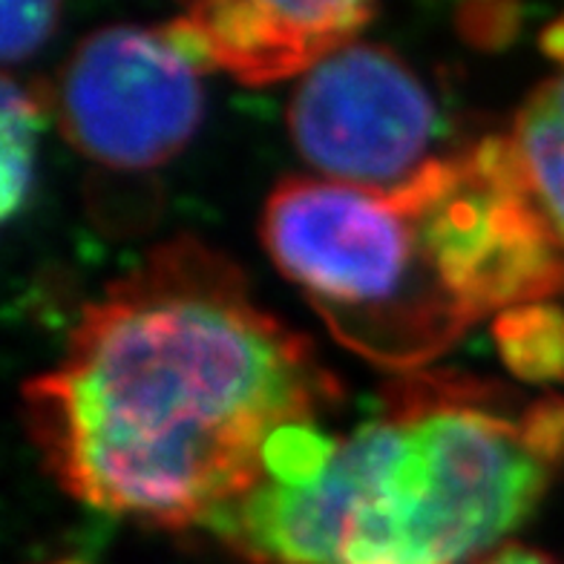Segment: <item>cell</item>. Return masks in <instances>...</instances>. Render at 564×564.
<instances>
[{"mask_svg":"<svg viewBox=\"0 0 564 564\" xmlns=\"http://www.w3.org/2000/svg\"><path fill=\"white\" fill-rule=\"evenodd\" d=\"M61 564H78V562H61Z\"/></svg>","mask_w":564,"mask_h":564,"instance_id":"obj_14","label":"cell"},{"mask_svg":"<svg viewBox=\"0 0 564 564\" xmlns=\"http://www.w3.org/2000/svg\"><path fill=\"white\" fill-rule=\"evenodd\" d=\"M430 89L392 50L346 44L297 84L289 130L300 156L337 185L394 194L441 156Z\"/></svg>","mask_w":564,"mask_h":564,"instance_id":"obj_5","label":"cell"},{"mask_svg":"<svg viewBox=\"0 0 564 564\" xmlns=\"http://www.w3.org/2000/svg\"><path fill=\"white\" fill-rule=\"evenodd\" d=\"M484 564H553L547 556L535 553V550L521 547V544H510V547H501L496 556H490Z\"/></svg>","mask_w":564,"mask_h":564,"instance_id":"obj_13","label":"cell"},{"mask_svg":"<svg viewBox=\"0 0 564 564\" xmlns=\"http://www.w3.org/2000/svg\"><path fill=\"white\" fill-rule=\"evenodd\" d=\"M199 73L167 30L93 32L69 55L55 93L64 139L82 156L116 171L171 162L202 121Z\"/></svg>","mask_w":564,"mask_h":564,"instance_id":"obj_6","label":"cell"},{"mask_svg":"<svg viewBox=\"0 0 564 564\" xmlns=\"http://www.w3.org/2000/svg\"><path fill=\"white\" fill-rule=\"evenodd\" d=\"M492 335L512 375L530 383L564 380V312L558 305L533 303L501 312Z\"/></svg>","mask_w":564,"mask_h":564,"instance_id":"obj_10","label":"cell"},{"mask_svg":"<svg viewBox=\"0 0 564 564\" xmlns=\"http://www.w3.org/2000/svg\"><path fill=\"white\" fill-rule=\"evenodd\" d=\"M403 441V406L387 409L340 441L326 473L303 487L262 481L216 510L205 528L253 564H343L351 521Z\"/></svg>","mask_w":564,"mask_h":564,"instance_id":"obj_7","label":"cell"},{"mask_svg":"<svg viewBox=\"0 0 564 564\" xmlns=\"http://www.w3.org/2000/svg\"><path fill=\"white\" fill-rule=\"evenodd\" d=\"M371 15L375 7L355 0H214L191 7L164 30L202 69H225L242 84H271L317 67Z\"/></svg>","mask_w":564,"mask_h":564,"instance_id":"obj_8","label":"cell"},{"mask_svg":"<svg viewBox=\"0 0 564 564\" xmlns=\"http://www.w3.org/2000/svg\"><path fill=\"white\" fill-rule=\"evenodd\" d=\"M262 246L335 340L383 369H423L478 323L401 194L285 178L262 210Z\"/></svg>","mask_w":564,"mask_h":564,"instance_id":"obj_3","label":"cell"},{"mask_svg":"<svg viewBox=\"0 0 564 564\" xmlns=\"http://www.w3.org/2000/svg\"><path fill=\"white\" fill-rule=\"evenodd\" d=\"M401 194L446 285L478 319L564 291V246L530 202L507 139L432 162Z\"/></svg>","mask_w":564,"mask_h":564,"instance_id":"obj_4","label":"cell"},{"mask_svg":"<svg viewBox=\"0 0 564 564\" xmlns=\"http://www.w3.org/2000/svg\"><path fill=\"white\" fill-rule=\"evenodd\" d=\"M3 107H0V214L3 219L21 210L32 187L35 171L37 133L44 130L46 112L30 89L18 87L12 78H3Z\"/></svg>","mask_w":564,"mask_h":564,"instance_id":"obj_11","label":"cell"},{"mask_svg":"<svg viewBox=\"0 0 564 564\" xmlns=\"http://www.w3.org/2000/svg\"><path fill=\"white\" fill-rule=\"evenodd\" d=\"M61 9L55 3H3L0 53L7 64L30 58L53 35Z\"/></svg>","mask_w":564,"mask_h":564,"instance_id":"obj_12","label":"cell"},{"mask_svg":"<svg viewBox=\"0 0 564 564\" xmlns=\"http://www.w3.org/2000/svg\"><path fill=\"white\" fill-rule=\"evenodd\" d=\"M337 398L312 343L191 237L110 282L64 360L23 387L50 476L93 510L156 528L205 524L251 492L268 441Z\"/></svg>","mask_w":564,"mask_h":564,"instance_id":"obj_1","label":"cell"},{"mask_svg":"<svg viewBox=\"0 0 564 564\" xmlns=\"http://www.w3.org/2000/svg\"><path fill=\"white\" fill-rule=\"evenodd\" d=\"M505 139L530 202L564 246V67L530 93Z\"/></svg>","mask_w":564,"mask_h":564,"instance_id":"obj_9","label":"cell"},{"mask_svg":"<svg viewBox=\"0 0 564 564\" xmlns=\"http://www.w3.org/2000/svg\"><path fill=\"white\" fill-rule=\"evenodd\" d=\"M403 441L355 521L343 564H464L521 528L564 460V398L505 409L458 375L392 387Z\"/></svg>","mask_w":564,"mask_h":564,"instance_id":"obj_2","label":"cell"}]
</instances>
